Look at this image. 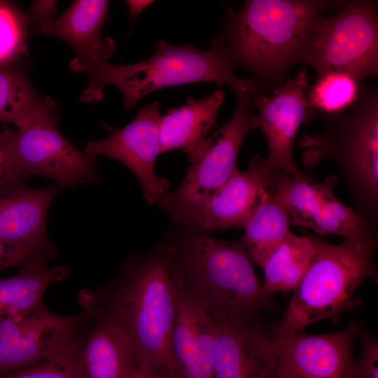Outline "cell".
Masks as SVG:
<instances>
[{"label": "cell", "mask_w": 378, "mask_h": 378, "mask_svg": "<svg viewBox=\"0 0 378 378\" xmlns=\"http://www.w3.org/2000/svg\"><path fill=\"white\" fill-rule=\"evenodd\" d=\"M176 284L163 242L129 256L108 284L83 289V312L120 327L133 346L136 365L155 378H176L169 342L176 314Z\"/></svg>", "instance_id": "1"}, {"label": "cell", "mask_w": 378, "mask_h": 378, "mask_svg": "<svg viewBox=\"0 0 378 378\" xmlns=\"http://www.w3.org/2000/svg\"><path fill=\"white\" fill-rule=\"evenodd\" d=\"M181 227L163 241L179 289L217 323L260 328L270 295L241 240Z\"/></svg>", "instance_id": "2"}, {"label": "cell", "mask_w": 378, "mask_h": 378, "mask_svg": "<svg viewBox=\"0 0 378 378\" xmlns=\"http://www.w3.org/2000/svg\"><path fill=\"white\" fill-rule=\"evenodd\" d=\"M346 1L248 0L228 8L218 35L234 68L252 75L261 92L284 84L298 63L314 20Z\"/></svg>", "instance_id": "3"}, {"label": "cell", "mask_w": 378, "mask_h": 378, "mask_svg": "<svg viewBox=\"0 0 378 378\" xmlns=\"http://www.w3.org/2000/svg\"><path fill=\"white\" fill-rule=\"evenodd\" d=\"M85 73L90 76V84L83 99H99L102 88L111 85L122 92L126 108L155 90L191 83L225 85L237 99L251 100L262 93L254 80L235 74L218 34L206 50H200L191 43L172 45L161 40L155 53L144 61L120 65L106 63Z\"/></svg>", "instance_id": "4"}, {"label": "cell", "mask_w": 378, "mask_h": 378, "mask_svg": "<svg viewBox=\"0 0 378 378\" xmlns=\"http://www.w3.org/2000/svg\"><path fill=\"white\" fill-rule=\"evenodd\" d=\"M311 237L314 250L310 264L293 290L281 320L272 330V337L300 332L312 323L358 306L356 290L377 274V238L344 239L335 244Z\"/></svg>", "instance_id": "5"}, {"label": "cell", "mask_w": 378, "mask_h": 378, "mask_svg": "<svg viewBox=\"0 0 378 378\" xmlns=\"http://www.w3.org/2000/svg\"><path fill=\"white\" fill-rule=\"evenodd\" d=\"M326 126L321 134L304 136L300 144L305 160L328 158L341 169L363 210L374 215L378 197V92L361 85L358 97L346 111L318 114Z\"/></svg>", "instance_id": "6"}, {"label": "cell", "mask_w": 378, "mask_h": 378, "mask_svg": "<svg viewBox=\"0 0 378 378\" xmlns=\"http://www.w3.org/2000/svg\"><path fill=\"white\" fill-rule=\"evenodd\" d=\"M298 63L316 76L348 73L360 82L378 74L377 1H346L334 15L318 16L303 43Z\"/></svg>", "instance_id": "7"}, {"label": "cell", "mask_w": 378, "mask_h": 378, "mask_svg": "<svg viewBox=\"0 0 378 378\" xmlns=\"http://www.w3.org/2000/svg\"><path fill=\"white\" fill-rule=\"evenodd\" d=\"M48 103L7 132L4 148L27 175H40L64 188L96 182L97 157L81 152L57 130Z\"/></svg>", "instance_id": "8"}, {"label": "cell", "mask_w": 378, "mask_h": 378, "mask_svg": "<svg viewBox=\"0 0 378 378\" xmlns=\"http://www.w3.org/2000/svg\"><path fill=\"white\" fill-rule=\"evenodd\" d=\"M250 100L238 99L230 118L212 136L207 148L188 168L180 186L158 205L174 220L215 194L239 169L237 158L246 135L258 128Z\"/></svg>", "instance_id": "9"}, {"label": "cell", "mask_w": 378, "mask_h": 378, "mask_svg": "<svg viewBox=\"0 0 378 378\" xmlns=\"http://www.w3.org/2000/svg\"><path fill=\"white\" fill-rule=\"evenodd\" d=\"M337 177L318 182L298 170L276 177L274 195L282 201L290 225L306 227L319 234H334L345 240L377 238L368 218L344 205L335 195Z\"/></svg>", "instance_id": "10"}, {"label": "cell", "mask_w": 378, "mask_h": 378, "mask_svg": "<svg viewBox=\"0 0 378 378\" xmlns=\"http://www.w3.org/2000/svg\"><path fill=\"white\" fill-rule=\"evenodd\" d=\"M60 315L43 301L0 319V376L49 360L66 350L85 319Z\"/></svg>", "instance_id": "11"}, {"label": "cell", "mask_w": 378, "mask_h": 378, "mask_svg": "<svg viewBox=\"0 0 378 378\" xmlns=\"http://www.w3.org/2000/svg\"><path fill=\"white\" fill-rule=\"evenodd\" d=\"M308 79L302 68L271 94L260 93L250 100L251 108L259 111L258 128L267 141L268 154L261 161L268 169L290 173L298 170L293 157L296 135L300 126L314 117L305 97Z\"/></svg>", "instance_id": "12"}, {"label": "cell", "mask_w": 378, "mask_h": 378, "mask_svg": "<svg viewBox=\"0 0 378 378\" xmlns=\"http://www.w3.org/2000/svg\"><path fill=\"white\" fill-rule=\"evenodd\" d=\"M160 106L158 101L143 106L126 126L106 139L89 142L85 148V153L90 155L108 156L129 168L139 181L149 204L158 203L170 191L169 182L155 171L156 158L161 153Z\"/></svg>", "instance_id": "13"}, {"label": "cell", "mask_w": 378, "mask_h": 378, "mask_svg": "<svg viewBox=\"0 0 378 378\" xmlns=\"http://www.w3.org/2000/svg\"><path fill=\"white\" fill-rule=\"evenodd\" d=\"M358 325L351 321L344 329L309 335L302 330L272 337L278 350L279 378H349L353 344Z\"/></svg>", "instance_id": "14"}, {"label": "cell", "mask_w": 378, "mask_h": 378, "mask_svg": "<svg viewBox=\"0 0 378 378\" xmlns=\"http://www.w3.org/2000/svg\"><path fill=\"white\" fill-rule=\"evenodd\" d=\"M267 194L262 174L251 158L248 170L236 172L215 194L173 221L208 233L244 227Z\"/></svg>", "instance_id": "15"}, {"label": "cell", "mask_w": 378, "mask_h": 378, "mask_svg": "<svg viewBox=\"0 0 378 378\" xmlns=\"http://www.w3.org/2000/svg\"><path fill=\"white\" fill-rule=\"evenodd\" d=\"M277 360L276 341L260 328L217 323L214 378H279Z\"/></svg>", "instance_id": "16"}, {"label": "cell", "mask_w": 378, "mask_h": 378, "mask_svg": "<svg viewBox=\"0 0 378 378\" xmlns=\"http://www.w3.org/2000/svg\"><path fill=\"white\" fill-rule=\"evenodd\" d=\"M216 331V322L176 285V314L169 342L176 378H214Z\"/></svg>", "instance_id": "17"}, {"label": "cell", "mask_w": 378, "mask_h": 378, "mask_svg": "<svg viewBox=\"0 0 378 378\" xmlns=\"http://www.w3.org/2000/svg\"><path fill=\"white\" fill-rule=\"evenodd\" d=\"M64 188L55 183L41 188L22 184L0 191V241L55 255L46 227L50 203Z\"/></svg>", "instance_id": "18"}, {"label": "cell", "mask_w": 378, "mask_h": 378, "mask_svg": "<svg viewBox=\"0 0 378 378\" xmlns=\"http://www.w3.org/2000/svg\"><path fill=\"white\" fill-rule=\"evenodd\" d=\"M108 5V1H75L59 18L40 29L43 34L60 38L74 50L72 70L86 72L108 63L115 48L112 38L100 34Z\"/></svg>", "instance_id": "19"}, {"label": "cell", "mask_w": 378, "mask_h": 378, "mask_svg": "<svg viewBox=\"0 0 378 378\" xmlns=\"http://www.w3.org/2000/svg\"><path fill=\"white\" fill-rule=\"evenodd\" d=\"M86 315L88 330L85 320L76 358L79 378H124L136 365L129 337L113 322Z\"/></svg>", "instance_id": "20"}, {"label": "cell", "mask_w": 378, "mask_h": 378, "mask_svg": "<svg viewBox=\"0 0 378 378\" xmlns=\"http://www.w3.org/2000/svg\"><path fill=\"white\" fill-rule=\"evenodd\" d=\"M225 100L222 90L206 97H188L185 104L160 115L159 135L161 153L181 149L190 162L207 148L209 134L216 125L218 111Z\"/></svg>", "instance_id": "21"}, {"label": "cell", "mask_w": 378, "mask_h": 378, "mask_svg": "<svg viewBox=\"0 0 378 378\" xmlns=\"http://www.w3.org/2000/svg\"><path fill=\"white\" fill-rule=\"evenodd\" d=\"M69 272L68 267H48L46 260H34L22 265L15 274L0 279V319L43 301L49 285L66 279Z\"/></svg>", "instance_id": "22"}, {"label": "cell", "mask_w": 378, "mask_h": 378, "mask_svg": "<svg viewBox=\"0 0 378 378\" xmlns=\"http://www.w3.org/2000/svg\"><path fill=\"white\" fill-rule=\"evenodd\" d=\"M267 192L244 227L240 239L251 260L261 267L283 242L290 225L281 199Z\"/></svg>", "instance_id": "23"}, {"label": "cell", "mask_w": 378, "mask_h": 378, "mask_svg": "<svg viewBox=\"0 0 378 378\" xmlns=\"http://www.w3.org/2000/svg\"><path fill=\"white\" fill-rule=\"evenodd\" d=\"M314 250L311 236H298L289 230L262 267L265 293L270 296L277 292L293 290L308 269Z\"/></svg>", "instance_id": "24"}, {"label": "cell", "mask_w": 378, "mask_h": 378, "mask_svg": "<svg viewBox=\"0 0 378 378\" xmlns=\"http://www.w3.org/2000/svg\"><path fill=\"white\" fill-rule=\"evenodd\" d=\"M354 76L340 71H328L316 76L308 85L305 97L314 115L335 114L349 109L357 99L361 84Z\"/></svg>", "instance_id": "25"}, {"label": "cell", "mask_w": 378, "mask_h": 378, "mask_svg": "<svg viewBox=\"0 0 378 378\" xmlns=\"http://www.w3.org/2000/svg\"><path fill=\"white\" fill-rule=\"evenodd\" d=\"M48 103L37 97L24 76L0 67V122L16 125Z\"/></svg>", "instance_id": "26"}, {"label": "cell", "mask_w": 378, "mask_h": 378, "mask_svg": "<svg viewBox=\"0 0 378 378\" xmlns=\"http://www.w3.org/2000/svg\"><path fill=\"white\" fill-rule=\"evenodd\" d=\"M78 332L69 346L59 355L0 378H79L76 358L79 344Z\"/></svg>", "instance_id": "27"}, {"label": "cell", "mask_w": 378, "mask_h": 378, "mask_svg": "<svg viewBox=\"0 0 378 378\" xmlns=\"http://www.w3.org/2000/svg\"><path fill=\"white\" fill-rule=\"evenodd\" d=\"M22 43L20 22L13 10L0 4V62L18 53Z\"/></svg>", "instance_id": "28"}, {"label": "cell", "mask_w": 378, "mask_h": 378, "mask_svg": "<svg viewBox=\"0 0 378 378\" xmlns=\"http://www.w3.org/2000/svg\"><path fill=\"white\" fill-rule=\"evenodd\" d=\"M360 352L354 360L349 378H378V341L364 329H360Z\"/></svg>", "instance_id": "29"}, {"label": "cell", "mask_w": 378, "mask_h": 378, "mask_svg": "<svg viewBox=\"0 0 378 378\" xmlns=\"http://www.w3.org/2000/svg\"><path fill=\"white\" fill-rule=\"evenodd\" d=\"M54 256L48 253L0 241V271L31 261H48Z\"/></svg>", "instance_id": "30"}, {"label": "cell", "mask_w": 378, "mask_h": 378, "mask_svg": "<svg viewBox=\"0 0 378 378\" xmlns=\"http://www.w3.org/2000/svg\"><path fill=\"white\" fill-rule=\"evenodd\" d=\"M27 176L0 148V191L25 184Z\"/></svg>", "instance_id": "31"}, {"label": "cell", "mask_w": 378, "mask_h": 378, "mask_svg": "<svg viewBox=\"0 0 378 378\" xmlns=\"http://www.w3.org/2000/svg\"><path fill=\"white\" fill-rule=\"evenodd\" d=\"M55 1H37L32 4L30 14L40 23V29L51 22L55 11Z\"/></svg>", "instance_id": "32"}, {"label": "cell", "mask_w": 378, "mask_h": 378, "mask_svg": "<svg viewBox=\"0 0 378 378\" xmlns=\"http://www.w3.org/2000/svg\"><path fill=\"white\" fill-rule=\"evenodd\" d=\"M153 1H136V0H130L126 1L127 4L129 6L130 10V15L132 18L135 19L139 13L147 8L150 4H151Z\"/></svg>", "instance_id": "33"}, {"label": "cell", "mask_w": 378, "mask_h": 378, "mask_svg": "<svg viewBox=\"0 0 378 378\" xmlns=\"http://www.w3.org/2000/svg\"><path fill=\"white\" fill-rule=\"evenodd\" d=\"M124 378H155L146 371L138 368L136 365L131 368Z\"/></svg>", "instance_id": "34"}, {"label": "cell", "mask_w": 378, "mask_h": 378, "mask_svg": "<svg viewBox=\"0 0 378 378\" xmlns=\"http://www.w3.org/2000/svg\"><path fill=\"white\" fill-rule=\"evenodd\" d=\"M7 132H0V148L3 146Z\"/></svg>", "instance_id": "35"}]
</instances>
